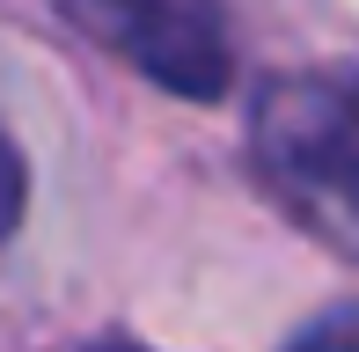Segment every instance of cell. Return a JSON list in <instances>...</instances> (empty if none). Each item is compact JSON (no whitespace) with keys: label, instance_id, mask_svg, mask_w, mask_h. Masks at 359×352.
<instances>
[{"label":"cell","instance_id":"cell-1","mask_svg":"<svg viewBox=\"0 0 359 352\" xmlns=\"http://www.w3.org/2000/svg\"><path fill=\"white\" fill-rule=\"evenodd\" d=\"M250 154L323 243L359 257V74L308 67L257 95Z\"/></svg>","mask_w":359,"mask_h":352},{"label":"cell","instance_id":"cell-2","mask_svg":"<svg viewBox=\"0 0 359 352\" xmlns=\"http://www.w3.org/2000/svg\"><path fill=\"white\" fill-rule=\"evenodd\" d=\"M74 29H88L95 44H110L118 59H133L147 81L176 95H220L227 88V44L198 8L176 0H59Z\"/></svg>","mask_w":359,"mask_h":352},{"label":"cell","instance_id":"cell-3","mask_svg":"<svg viewBox=\"0 0 359 352\" xmlns=\"http://www.w3.org/2000/svg\"><path fill=\"white\" fill-rule=\"evenodd\" d=\"M293 352H359V309H345V316H330V323H316Z\"/></svg>","mask_w":359,"mask_h":352},{"label":"cell","instance_id":"cell-4","mask_svg":"<svg viewBox=\"0 0 359 352\" xmlns=\"http://www.w3.org/2000/svg\"><path fill=\"white\" fill-rule=\"evenodd\" d=\"M15 213H22V162H15L8 140H0V235L15 228Z\"/></svg>","mask_w":359,"mask_h":352}]
</instances>
